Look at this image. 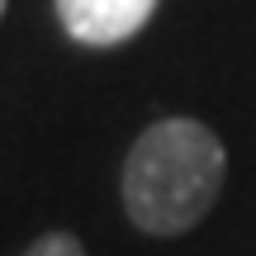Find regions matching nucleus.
Here are the masks:
<instances>
[{"label":"nucleus","mask_w":256,"mask_h":256,"mask_svg":"<svg viewBox=\"0 0 256 256\" xmlns=\"http://www.w3.org/2000/svg\"><path fill=\"white\" fill-rule=\"evenodd\" d=\"M57 24L81 48H119L142 34L162 0H52Z\"/></svg>","instance_id":"nucleus-2"},{"label":"nucleus","mask_w":256,"mask_h":256,"mask_svg":"<svg viewBox=\"0 0 256 256\" xmlns=\"http://www.w3.org/2000/svg\"><path fill=\"white\" fill-rule=\"evenodd\" d=\"M24 256H86V247H81L76 232H43Z\"/></svg>","instance_id":"nucleus-3"},{"label":"nucleus","mask_w":256,"mask_h":256,"mask_svg":"<svg viewBox=\"0 0 256 256\" xmlns=\"http://www.w3.org/2000/svg\"><path fill=\"white\" fill-rule=\"evenodd\" d=\"M228 180V152L209 124L190 114L156 119L124 156V214L147 238H180L209 218Z\"/></svg>","instance_id":"nucleus-1"}]
</instances>
